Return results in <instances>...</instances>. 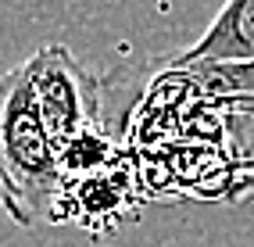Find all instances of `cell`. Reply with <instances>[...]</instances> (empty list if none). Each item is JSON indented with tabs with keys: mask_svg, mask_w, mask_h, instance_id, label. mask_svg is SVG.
<instances>
[{
	"mask_svg": "<svg viewBox=\"0 0 254 247\" xmlns=\"http://www.w3.org/2000/svg\"><path fill=\"white\" fill-rule=\"evenodd\" d=\"M32 93H36V108L43 129L54 151L61 154L75 136L100 129V79L82 64L68 47L47 43L25 61Z\"/></svg>",
	"mask_w": 254,
	"mask_h": 247,
	"instance_id": "cell-2",
	"label": "cell"
},
{
	"mask_svg": "<svg viewBox=\"0 0 254 247\" xmlns=\"http://www.w3.org/2000/svg\"><path fill=\"white\" fill-rule=\"evenodd\" d=\"M64 176L50 143L25 61L0 75V204L22 229L58 219Z\"/></svg>",
	"mask_w": 254,
	"mask_h": 247,
	"instance_id": "cell-1",
	"label": "cell"
},
{
	"mask_svg": "<svg viewBox=\"0 0 254 247\" xmlns=\"http://www.w3.org/2000/svg\"><path fill=\"white\" fill-rule=\"evenodd\" d=\"M193 61H226V64H254V0H222L208 29L190 43L172 64Z\"/></svg>",
	"mask_w": 254,
	"mask_h": 247,
	"instance_id": "cell-3",
	"label": "cell"
}]
</instances>
